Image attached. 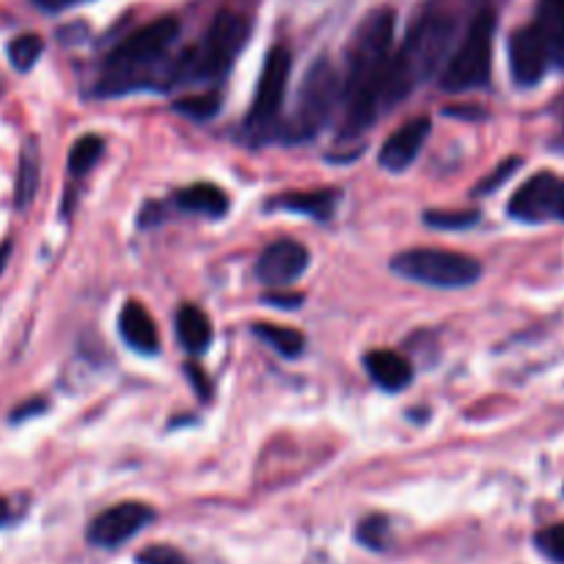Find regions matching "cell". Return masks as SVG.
<instances>
[{"label":"cell","instance_id":"obj_1","mask_svg":"<svg viewBox=\"0 0 564 564\" xmlns=\"http://www.w3.org/2000/svg\"><path fill=\"white\" fill-rule=\"evenodd\" d=\"M394 11H369L347 47V75L341 80L345 124L341 138L364 135L383 110V83L394 53Z\"/></svg>","mask_w":564,"mask_h":564},{"label":"cell","instance_id":"obj_2","mask_svg":"<svg viewBox=\"0 0 564 564\" xmlns=\"http://www.w3.org/2000/svg\"><path fill=\"white\" fill-rule=\"evenodd\" d=\"M455 39V25L446 17H427L411 31L397 53H391L383 83V108L400 105L422 83H427L446 61Z\"/></svg>","mask_w":564,"mask_h":564},{"label":"cell","instance_id":"obj_3","mask_svg":"<svg viewBox=\"0 0 564 564\" xmlns=\"http://www.w3.org/2000/svg\"><path fill=\"white\" fill-rule=\"evenodd\" d=\"M176 36H180V20L176 17H160V20L130 33L105 61L108 77L99 86V94L130 91L138 80L149 75V69H154L163 61V55L169 53Z\"/></svg>","mask_w":564,"mask_h":564},{"label":"cell","instance_id":"obj_4","mask_svg":"<svg viewBox=\"0 0 564 564\" xmlns=\"http://www.w3.org/2000/svg\"><path fill=\"white\" fill-rule=\"evenodd\" d=\"M248 33H251V25L246 17L235 14V11H220L209 22L202 42L185 58L176 61V80L218 83L231 69L237 53L246 47Z\"/></svg>","mask_w":564,"mask_h":564},{"label":"cell","instance_id":"obj_5","mask_svg":"<svg viewBox=\"0 0 564 564\" xmlns=\"http://www.w3.org/2000/svg\"><path fill=\"white\" fill-rule=\"evenodd\" d=\"M341 102V75L328 58H317L303 75L301 91H297L295 113L284 127V141L301 143L317 135L328 119L334 116L336 105Z\"/></svg>","mask_w":564,"mask_h":564},{"label":"cell","instance_id":"obj_6","mask_svg":"<svg viewBox=\"0 0 564 564\" xmlns=\"http://www.w3.org/2000/svg\"><path fill=\"white\" fill-rule=\"evenodd\" d=\"M391 270L402 279L438 290H463L482 275V264L477 259L444 248H411L397 253L391 259Z\"/></svg>","mask_w":564,"mask_h":564},{"label":"cell","instance_id":"obj_7","mask_svg":"<svg viewBox=\"0 0 564 564\" xmlns=\"http://www.w3.org/2000/svg\"><path fill=\"white\" fill-rule=\"evenodd\" d=\"M494 33H496V17L490 11L474 20L471 31L466 33L457 53L452 55L446 64L444 75H441V88L452 94L471 91V88H482L490 80V69H494Z\"/></svg>","mask_w":564,"mask_h":564},{"label":"cell","instance_id":"obj_8","mask_svg":"<svg viewBox=\"0 0 564 564\" xmlns=\"http://www.w3.org/2000/svg\"><path fill=\"white\" fill-rule=\"evenodd\" d=\"M292 75V53L286 47H273L264 58L257 91H253L251 110H248V130L264 132L275 124L284 110L286 86Z\"/></svg>","mask_w":564,"mask_h":564},{"label":"cell","instance_id":"obj_9","mask_svg":"<svg viewBox=\"0 0 564 564\" xmlns=\"http://www.w3.org/2000/svg\"><path fill=\"white\" fill-rule=\"evenodd\" d=\"M510 215L523 224L564 220V180L551 171H540L523 182L510 198Z\"/></svg>","mask_w":564,"mask_h":564},{"label":"cell","instance_id":"obj_10","mask_svg":"<svg viewBox=\"0 0 564 564\" xmlns=\"http://www.w3.org/2000/svg\"><path fill=\"white\" fill-rule=\"evenodd\" d=\"M152 518L154 510L149 505H141V501H121V505L108 507V510L94 518L91 527H88V540L94 545H102V549H116V545L135 538L143 527H149Z\"/></svg>","mask_w":564,"mask_h":564},{"label":"cell","instance_id":"obj_11","mask_svg":"<svg viewBox=\"0 0 564 564\" xmlns=\"http://www.w3.org/2000/svg\"><path fill=\"white\" fill-rule=\"evenodd\" d=\"M308 268V251L297 240H275L262 251L257 262L259 281L268 286H286L301 279Z\"/></svg>","mask_w":564,"mask_h":564},{"label":"cell","instance_id":"obj_12","mask_svg":"<svg viewBox=\"0 0 564 564\" xmlns=\"http://www.w3.org/2000/svg\"><path fill=\"white\" fill-rule=\"evenodd\" d=\"M549 64V50H545L538 28H518L510 39V69L518 86H538Z\"/></svg>","mask_w":564,"mask_h":564},{"label":"cell","instance_id":"obj_13","mask_svg":"<svg viewBox=\"0 0 564 564\" xmlns=\"http://www.w3.org/2000/svg\"><path fill=\"white\" fill-rule=\"evenodd\" d=\"M430 130H433V121L427 116H419V119L405 121L394 135L386 138L383 149H380V165L391 174H400L408 165L416 163V158L422 154L424 143H427Z\"/></svg>","mask_w":564,"mask_h":564},{"label":"cell","instance_id":"obj_14","mask_svg":"<svg viewBox=\"0 0 564 564\" xmlns=\"http://www.w3.org/2000/svg\"><path fill=\"white\" fill-rule=\"evenodd\" d=\"M119 334L132 350L149 352V356L160 350L158 325L138 301H127L124 308L119 312Z\"/></svg>","mask_w":564,"mask_h":564},{"label":"cell","instance_id":"obj_15","mask_svg":"<svg viewBox=\"0 0 564 564\" xmlns=\"http://www.w3.org/2000/svg\"><path fill=\"white\" fill-rule=\"evenodd\" d=\"M364 367H367L369 378L386 391H402L411 386L413 380V367L408 364L405 356L394 350H372L364 358Z\"/></svg>","mask_w":564,"mask_h":564},{"label":"cell","instance_id":"obj_16","mask_svg":"<svg viewBox=\"0 0 564 564\" xmlns=\"http://www.w3.org/2000/svg\"><path fill=\"white\" fill-rule=\"evenodd\" d=\"M534 28L543 39L545 50H549L551 64L564 69V0H540Z\"/></svg>","mask_w":564,"mask_h":564},{"label":"cell","instance_id":"obj_17","mask_svg":"<svg viewBox=\"0 0 564 564\" xmlns=\"http://www.w3.org/2000/svg\"><path fill=\"white\" fill-rule=\"evenodd\" d=\"M176 204L187 209V213L209 215V218H224L229 213V196L218 185H209V182H196V185L182 187L176 193Z\"/></svg>","mask_w":564,"mask_h":564},{"label":"cell","instance_id":"obj_18","mask_svg":"<svg viewBox=\"0 0 564 564\" xmlns=\"http://www.w3.org/2000/svg\"><path fill=\"white\" fill-rule=\"evenodd\" d=\"M42 158H39V147L33 138H28L25 147L20 152V163H17V185H14V204L17 209H28L39 193V180H42Z\"/></svg>","mask_w":564,"mask_h":564},{"label":"cell","instance_id":"obj_19","mask_svg":"<svg viewBox=\"0 0 564 564\" xmlns=\"http://www.w3.org/2000/svg\"><path fill=\"white\" fill-rule=\"evenodd\" d=\"M273 207L290 209V213L308 215L317 220L334 218L336 207H339V193L336 191H314V193H286V196L275 198Z\"/></svg>","mask_w":564,"mask_h":564},{"label":"cell","instance_id":"obj_20","mask_svg":"<svg viewBox=\"0 0 564 564\" xmlns=\"http://www.w3.org/2000/svg\"><path fill=\"white\" fill-rule=\"evenodd\" d=\"M176 336L185 345V350L191 352H204L213 341V325H209V317L193 303H185V306L176 312Z\"/></svg>","mask_w":564,"mask_h":564},{"label":"cell","instance_id":"obj_21","mask_svg":"<svg viewBox=\"0 0 564 564\" xmlns=\"http://www.w3.org/2000/svg\"><path fill=\"white\" fill-rule=\"evenodd\" d=\"M253 334H257L264 345L273 347V350L284 358H297L303 352V345H306V339H303L301 330L286 328V325L259 323V325H253Z\"/></svg>","mask_w":564,"mask_h":564},{"label":"cell","instance_id":"obj_22","mask_svg":"<svg viewBox=\"0 0 564 564\" xmlns=\"http://www.w3.org/2000/svg\"><path fill=\"white\" fill-rule=\"evenodd\" d=\"M44 42L36 33H22V36L11 39L9 44V61L17 72H31L36 66L39 55H42Z\"/></svg>","mask_w":564,"mask_h":564},{"label":"cell","instance_id":"obj_23","mask_svg":"<svg viewBox=\"0 0 564 564\" xmlns=\"http://www.w3.org/2000/svg\"><path fill=\"white\" fill-rule=\"evenodd\" d=\"M105 152V143L99 135H83L77 138L75 147L69 152V171L72 174H86L97 165V160L102 158Z\"/></svg>","mask_w":564,"mask_h":564},{"label":"cell","instance_id":"obj_24","mask_svg":"<svg viewBox=\"0 0 564 564\" xmlns=\"http://www.w3.org/2000/svg\"><path fill=\"white\" fill-rule=\"evenodd\" d=\"M180 113L191 116V119H209V116H215L220 110V97L218 94H202V97H187V99H180V102L174 105Z\"/></svg>","mask_w":564,"mask_h":564},{"label":"cell","instance_id":"obj_25","mask_svg":"<svg viewBox=\"0 0 564 564\" xmlns=\"http://www.w3.org/2000/svg\"><path fill=\"white\" fill-rule=\"evenodd\" d=\"M534 543H538L540 554L549 556L551 562L564 564V523H554V527L538 532Z\"/></svg>","mask_w":564,"mask_h":564},{"label":"cell","instance_id":"obj_26","mask_svg":"<svg viewBox=\"0 0 564 564\" xmlns=\"http://www.w3.org/2000/svg\"><path fill=\"white\" fill-rule=\"evenodd\" d=\"M479 220V213H438V209H430L424 213V224L433 226V229H468Z\"/></svg>","mask_w":564,"mask_h":564},{"label":"cell","instance_id":"obj_27","mask_svg":"<svg viewBox=\"0 0 564 564\" xmlns=\"http://www.w3.org/2000/svg\"><path fill=\"white\" fill-rule=\"evenodd\" d=\"M386 534H389V521L383 516L364 518L361 527H358V540L369 545V549H383Z\"/></svg>","mask_w":564,"mask_h":564},{"label":"cell","instance_id":"obj_28","mask_svg":"<svg viewBox=\"0 0 564 564\" xmlns=\"http://www.w3.org/2000/svg\"><path fill=\"white\" fill-rule=\"evenodd\" d=\"M138 564H191L185 560V554L171 545H149L138 554Z\"/></svg>","mask_w":564,"mask_h":564},{"label":"cell","instance_id":"obj_29","mask_svg":"<svg viewBox=\"0 0 564 564\" xmlns=\"http://www.w3.org/2000/svg\"><path fill=\"white\" fill-rule=\"evenodd\" d=\"M518 165H521V160H518V158H512V160H507V163H501L499 169H496L494 174L488 176V180L479 182V185H477V196H488V193H494L496 187L505 185V182L510 180L512 174H516Z\"/></svg>","mask_w":564,"mask_h":564},{"label":"cell","instance_id":"obj_30","mask_svg":"<svg viewBox=\"0 0 564 564\" xmlns=\"http://www.w3.org/2000/svg\"><path fill=\"white\" fill-rule=\"evenodd\" d=\"M44 408H47V402L44 400H33V402H28V405L14 408V413H11V422H22V419L33 416L31 411H44Z\"/></svg>","mask_w":564,"mask_h":564},{"label":"cell","instance_id":"obj_31","mask_svg":"<svg viewBox=\"0 0 564 564\" xmlns=\"http://www.w3.org/2000/svg\"><path fill=\"white\" fill-rule=\"evenodd\" d=\"M264 301L270 303V306H284V308H295L297 303L303 301L301 295H268Z\"/></svg>","mask_w":564,"mask_h":564},{"label":"cell","instance_id":"obj_32","mask_svg":"<svg viewBox=\"0 0 564 564\" xmlns=\"http://www.w3.org/2000/svg\"><path fill=\"white\" fill-rule=\"evenodd\" d=\"M187 375H191V380H196L198 394H202V400H209V383H207V380H204V375L198 372V367H187Z\"/></svg>","mask_w":564,"mask_h":564},{"label":"cell","instance_id":"obj_33","mask_svg":"<svg viewBox=\"0 0 564 564\" xmlns=\"http://www.w3.org/2000/svg\"><path fill=\"white\" fill-rule=\"evenodd\" d=\"M36 3L44 6V9H69V6L83 3V0H36Z\"/></svg>","mask_w":564,"mask_h":564},{"label":"cell","instance_id":"obj_34","mask_svg":"<svg viewBox=\"0 0 564 564\" xmlns=\"http://www.w3.org/2000/svg\"><path fill=\"white\" fill-rule=\"evenodd\" d=\"M9 257H11V242H3V246H0V275H3L6 264H9Z\"/></svg>","mask_w":564,"mask_h":564},{"label":"cell","instance_id":"obj_35","mask_svg":"<svg viewBox=\"0 0 564 564\" xmlns=\"http://www.w3.org/2000/svg\"><path fill=\"white\" fill-rule=\"evenodd\" d=\"M11 518V510H9V501L6 499H0V527H3L6 521H9Z\"/></svg>","mask_w":564,"mask_h":564}]
</instances>
